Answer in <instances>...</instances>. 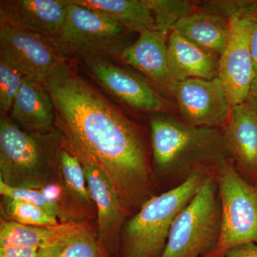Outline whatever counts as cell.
<instances>
[{"label":"cell","mask_w":257,"mask_h":257,"mask_svg":"<svg viewBox=\"0 0 257 257\" xmlns=\"http://www.w3.org/2000/svg\"><path fill=\"white\" fill-rule=\"evenodd\" d=\"M44 86L55 108V126L80 162L95 166L109 179L126 214L150 199L151 167L140 128L92 84L72 60L61 62Z\"/></svg>","instance_id":"1"},{"label":"cell","mask_w":257,"mask_h":257,"mask_svg":"<svg viewBox=\"0 0 257 257\" xmlns=\"http://www.w3.org/2000/svg\"><path fill=\"white\" fill-rule=\"evenodd\" d=\"M155 165L167 173H191L204 165L229 160L221 128L199 127L158 114L150 121Z\"/></svg>","instance_id":"2"},{"label":"cell","mask_w":257,"mask_h":257,"mask_svg":"<svg viewBox=\"0 0 257 257\" xmlns=\"http://www.w3.org/2000/svg\"><path fill=\"white\" fill-rule=\"evenodd\" d=\"M214 167H197L175 188L147 199L125 225L121 235L124 256L162 257L176 217L192 200Z\"/></svg>","instance_id":"3"},{"label":"cell","mask_w":257,"mask_h":257,"mask_svg":"<svg viewBox=\"0 0 257 257\" xmlns=\"http://www.w3.org/2000/svg\"><path fill=\"white\" fill-rule=\"evenodd\" d=\"M216 167L176 217L162 257H207L215 249L221 220Z\"/></svg>","instance_id":"4"},{"label":"cell","mask_w":257,"mask_h":257,"mask_svg":"<svg viewBox=\"0 0 257 257\" xmlns=\"http://www.w3.org/2000/svg\"><path fill=\"white\" fill-rule=\"evenodd\" d=\"M208 7L229 20V40L219 60V79L229 96L231 106L247 100L253 79L250 37L257 1H209Z\"/></svg>","instance_id":"5"},{"label":"cell","mask_w":257,"mask_h":257,"mask_svg":"<svg viewBox=\"0 0 257 257\" xmlns=\"http://www.w3.org/2000/svg\"><path fill=\"white\" fill-rule=\"evenodd\" d=\"M221 204V232L215 249L207 257H224L231 248L257 243V187L246 182L231 162L216 167Z\"/></svg>","instance_id":"6"},{"label":"cell","mask_w":257,"mask_h":257,"mask_svg":"<svg viewBox=\"0 0 257 257\" xmlns=\"http://www.w3.org/2000/svg\"><path fill=\"white\" fill-rule=\"evenodd\" d=\"M63 26L57 41L81 59H118L132 43L131 32L114 20L68 0Z\"/></svg>","instance_id":"7"},{"label":"cell","mask_w":257,"mask_h":257,"mask_svg":"<svg viewBox=\"0 0 257 257\" xmlns=\"http://www.w3.org/2000/svg\"><path fill=\"white\" fill-rule=\"evenodd\" d=\"M45 165V152L38 139L1 114L0 181L16 188L41 189Z\"/></svg>","instance_id":"8"},{"label":"cell","mask_w":257,"mask_h":257,"mask_svg":"<svg viewBox=\"0 0 257 257\" xmlns=\"http://www.w3.org/2000/svg\"><path fill=\"white\" fill-rule=\"evenodd\" d=\"M69 57L57 40L0 20V59L26 78L43 84L52 71Z\"/></svg>","instance_id":"9"},{"label":"cell","mask_w":257,"mask_h":257,"mask_svg":"<svg viewBox=\"0 0 257 257\" xmlns=\"http://www.w3.org/2000/svg\"><path fill=\"white\" fill-rule=\"evenodd\" d=\"M86 73L106 92L136 110L163 113L169 103L148 81L109 60L82 59Z\"/></svg>","instance_id":"10"},{"label":"cell","mask_w":257,"mask_h":257,"mask_svg":"<svg viewBox=\"0 0 257 257\" xmlns=\"http://www.w3.org/2000/svg\"><path fill=\"white\" fill-rule=\"evenodd\" d=\"M172 95L187 124L222 128L231 113V102L219 77L188 79L175 82Z\"/></svg>","instance_id":"11"},{"label":"cell","mask_w":257,"mask_h":257,"mask_svg":"<svg viewBox=\"0 0 257 257\" xmlns=\"http://www.w3.org/2000/svg\"><path fill=\"white\" fill-rule=\"evenodd\" d=\"M221 131L236 170L246 182L257 187V107L252 98L232 106Z\"/></svg>","instance_id":"12"},{"label":"cell","mask_w":257,"mask_h":257,"mask_svg":"<svg viewBox=\"0 0 257 257\" xmlns=\"http://www.w3.org/2000/svg\"><path fill=\"white\" fill-rule=\"evenodd\" d=\"M68 0H2L0 20L57 40Z\"/></svg>","instance_id":"13"},{"label":"cell","mask_w":257,"mask_h":257,"mask_svg":"<svg viewBox=\"0 0 257 257\" xmlns=\"http://www.w3.org/2000/svg\"><path fill=\"white\" fill-rule=\"evenodd\" d=\"M166 37L157 30L140 34L138 40L123 51L119 60L138 69L161 90L172 95L176 81L171 74Z\"/></svg>","instance_id":"14"},{"label":"cell","mask_w":257,"mask_h":257,"mask_svg":"<svg viewBox=\"0 0 257 257\" xmlns=\"http://www.w3.org/2000/svg\"><path fill=\"white\" fill-rule=\"evenodd\" d=\"M87 187L98 211L99 240L111 246L119 237L126 213L109 179L95 166L81 162Z\"/></svg>","instance_id":"15"},{"label":"cell","mask_w":257,"mask_h":257,"mask_svg":"<svg viewBox=\"0 0 257 257\" xmlns=\"http://www.w3.org/2000/svg\"><path fill=\"white\" fill-rule=\"evenodd\" d=\"M171 74L176 82L188 79H210L219 77V56L172 30L167 41Z\"/></svg>","instance_id":"16"},{"label":"cell","mask_w":257,"mask_h":257,"mask_svg":"<svg viewBox=\"0 0 257 257\" xmlns=\"http://www.w3.org/2000/svg\"><path fill=\"white\" fill-rule=\"evenodd\" d=\"M10 115L13 121L37 135L49 133L55 126V108L48 91L42 83L26 77Z\"/></svg>","instance_id":"17"},{"label":"cell","mask_w":257,"mask_h":257,"mask_svg":"<svg viewBox=\"0 0 257 257\" xmlns=\"http://www.w3.org/2000/svg\"><path fill=\"white\" fill-rule=\"evenodd\" d=\"M86 229L88 227L85 225L74 221L53 226H36L2 220L0 247L23 246L42 249L62 242Z\"/></svg>","instance_id":"18"},{"label":"cell","mask_w":257,"mask_h":257,"mask_svg":"<svg viewBox=\"0 0 257 257\" xmlns=\"http://www.w3.org/2000/svg\"><path fill=\"white\" fill-rule=\"evenodd\" d=\"M172 30L220 57L229 40V21L214 10L203 8L181 20Z\"/></svg>","instance_id":"19"},{"label":"cell","mask_w":257,"mask_h":257,"mask_svg":"<svg viewBox=\"0 0 257 257\" xmlns=\"http://www.w3.org/2000/svg\"><path fill=\"white\" fill-rule=\"evenodd\" d=\"M71 2L114 20L128 32L142 34L157 30L153 15L145 0H71Z\"/></svg>","instance_id":"20"},{"label":"cell","mask_w":257,"mask_h":257,"mask_svg":"<svg viewBox=\"0 0 257 257\" xmlns=\"http://www.w3.org/2000/svg\"><path fill=\"white\" fill-rule=\"evenodd\" d=\"M58 158L66 187L77 200L89 203L92 200L84 167L80 161L64 145L58 135Z\"/></svg>","instance_id":"21"},{"label":"cell","mask_w":257,"mask_h":257,"mask_svg":"<svg viewBox=\"0 0 257 257\" xmlns=\"http://www.w3.org/2000/svg\"><path fill=\"white\" fill-rule=\"evenodd\" d=\"M151 10L157 30L167 36L176 24L194 12L195 5L187 0H145Z\"/></svg>","instance_id":"22"},{"label":"cell","mask_w":257,"mask_h":257,"mask_svg":"<svg viewBox=\"0 0 257 257\" xmlns=\"http://www.w3.org/2000/svg\"><path fill=\"white\" fill-rule=\"evenodd\" d=\"M40 251L41 257H102L99 243L89 229Z\"/></svg>","instance_id":"23"},{"label":"cell","mask_w":257,"mask_h":257,"mask_svg":"<svg viewBox=\"0 0 257 257\" xmlns=\"http://www.w3.org/2000/svg\"><path fill=\"white\" fill-rule=\"evenodd\" d=\"M6 211L12 221L28 226H53L60 224L57 217L30 203L5 197Z\"/></svg>","instance_id":"24"},{"label":"cell","mask_w":257,"mask_h":257,"mask_svg":"<svg viewBox=\"0 0 257 257\" xmlns=\"http://www.w3.org/2000/svg\"><path fill=\"white\" fill-rule=\"evenodd\" d=\"M25 78L23 74L8 62L0 59V109L9 116Z\"/></svg>","instance_id":"25"},{"label":"cell","mask_w":257,"mask_h":257,"mask_svg":"<svg viewBox=\"0 0 257 257\" xmlns=\"http://www.w3.org/2000/svg\"><path fill=\"white\" fill-rule=\"evenodd\" d=\"M0 194L5 197L18 199L42 208L55 217H57L60 214L59 207L49 202L40 189L16 188L10 187L0 181Z\"/></svg>","instance_id":"26"},{"label":"cell","mask_w":257,"mask_h":257,"mask_svg":"<svg viewBox=\"0 0 257 257\" xmlns=\"http://www.w3.org/2000/svg\"><path fill=\"white\" fill-rule=\"evenodd\" d=\"M250 48H251L253 69V83L249 95V97H251L257 90V15L256 18L253 19L252 26H251Z\"/></svg>","instance_id":"27"},{"label":"cell","mask_w":257,"mask_h":257,"mask_svg":"<svg viewBox=\"0 0 257 257\" xmlns=\"http://www.w3.org/2000/svg\"><path fill=\"white\" fill-rule=\"evenodd\" d=\"M0 257H41L40 249L23 246L0 247Z\"/></svg>","instance_id":"28"},{"label":"cell","mask_w":257,"mask_h":257,"mask_svg":"<svg viewBox=\"0 0 257 257\" xmlns=\"http://www.w3.org/2000/svg\"><path fill=\"white\" fill-rule=\"evenodd\" d=\"M224 257H257V243H245L231 248Z\"/></svg>","instance_id":"29"},{"label":"cell","mask_w":257,"mask_h":257,"mask_svg":"<svg viewBox=\"0 0 257 257\" xmlns=\"http://www.w3.org/2000/svg\"><path fill=\"white\" fill-rule=\"evenodd\" d=\"M40 190L49 202L58 207L57 202L60 200L61 194H62L60 186L57 185V184H48V185L44 186L43 187L40 189Z\"/></svg>","instance_id":"30"},{"label":"cell","mask_w":257,"mask_h":257,"mask_svg":"<svg viewBox=\"0 0 257 257\" xmlns=\"http://www.w3.org/2000/svg\"><path fill=\"white\" fill-rule=\"evenodd\" d=\"M249 98H252L253 100H254L255 103H256V105L257 107V90L256 92L254 93V94L252 96H251V97Z\"/></svg>","instance_id":"31"}]
</instances>
